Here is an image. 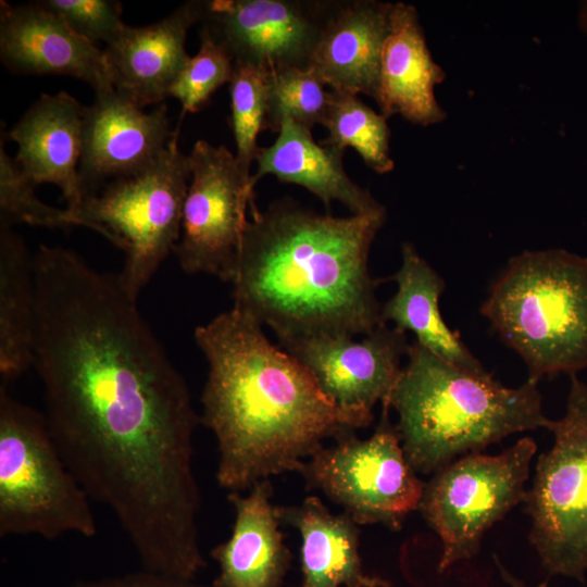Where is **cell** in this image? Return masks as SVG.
<instances>
[{"label": "cell", "instance_id": "1", "mask_svg": "<svg viewBox=\"0 0 587 587\" xmlns=\"http://www.w3.org/2000/svg\"><path fill=\"white\" fill-rule=\"evenodd\" d=\"M195 339L208 362L201 421L217 442V483L229 492L299 473L327 438L363 427L243 312L216 315L195 329Z\"/></svg>", "mask_w": 587, "mask_h": 587}, {"label": "cell", "instance_id": "2", "mask_svg": "<svg viewBox=\"0 0 587 587\" xmlns=\"http://www.w3.org/2000/svg\"><path fill=\"white\" fill-rule=\"evenodd\" d=\"M249 209L233 308L268 326L278 341L364 336L384 324L369 254L386 209L337 217L291 199Z\"/></svg>", "mask_w": 587, "mask_h": 587}, {"label": "cell", "instance_id": "3", "mask_svg": "<svg viewBox=\"0 0 587 587\" xmlns=\"http://www.w3.org/2000/svg\"><path fill=\"white\" fill-rule=\"evenodd\" d=\"M387 404L416 473H436L454 460L521 432L549 428L537 382L510 388L489 373L475 374L433 354L416 341L408 350Z\"/></svg>", "mask_w": 587, "mask_h": 587}, {"label": "cell", "instance_id": "4", "mask_svg": "<svg viewBox=\"0 0 587 587\" xmlns=\"http://www.w3.org/2000/svg\"><path fill=\"white\" fill-rule=\"evenodd\" d=\"M480 313L528 369V379L587 367V258L564 249L511 258Z\"/></svg>", "mask_w": 587, "mask_h": 587}, {"label": "cell", "instance_id": "5", "mask_svg": "<svg viewBox=\"0 0 587 587\" xmlns=\"http://www.w3.org/2000/svg\"><path fill=\"white\" fill-rule=\"evenodd\" d=\"M91 499L63 460L43 413L0 385V536L92 538Z\"/></svg>", "mask_w": 587, "mask_h": 587}, {"label": "cell", "instance_id": "6", "mask_svg": "<svg viewBox=\"0 0 587 587\" xmlns=\"http://www.w3.org/2000/svg\"><path fill=\"white\" fill-rule=\"evenodd\" d=\"M178 132L176 127L149 165L108 183L99 193L84 197L72 211L82 226L124 251L117 278L135 300L180 236L191 163L189 154L179 149Z\"/></svg>", "mask_w": 587, "mask_h": 587}, {"label": "cell", "instance_id": "7", "mask_svg": "<svg viewBox=\"0 0 587 587\" xmlns=\"http://www.w3.org/2000/svg\"><path fill=\"white\" fill-rule=\"evenodd\" d=\"M564 415L551 421L554 440L540 454L525 508L529 540L549 575L580 583L587 572V385L571 374Z\"/></svg>", "mask_w": 587, "mask_h": 587}, {"label": "cell", "instance_id": "8", "mask_svg": "<svg viewBox=\"0 0 587 587\" xmlns=\"http://www.w3.org/2000/svg\"><path fill=\"white\" fill-rule=\"evenodd\" d=\"M537 446L530 437L497 455L465 454L424 484L419 511L442 544L438 571L472 559L484 534L517 503Z\"/></svg>", "mask_w": 587, "mask_h": 587}, {"label": "cell", "instance_id": "9", "mask_svg": "<svg viewBox=\"0 0 587 587\" xmlns=\"http://www.w3.org/2000/svg\"><path fill=\"white\" fill-rule=\"evenodd\" d=\"M388 410L383 405L380 422L370 438L361 440L351 434L323 446L299 473L309 489H319L355 524L400 529L419 509L424 483L405 458Z\"/></svg>", "mask_w": 587, "mask_h": 587}, {"label": "cell", "instance_id": "10", "mask_svg": "<svg viewBox=\"0 0 587 587\" xmlns=\"http://www.w3.org/2000/svg\"><path fill=\"white\" fill-rule=\"evenodd\" d=\"M182 229L174 248L187 273H207L232 283L239 260L247 210L254 203L251 182L225 146L195 142Z\"/></svg>", "mask_w": 587, "mask_h": 587}, {"label": "cell", "instance_id": "11", "mask_svg": "<svg viewBox=\"0 0 587 587\" xmlns=\"http://www.w3.org/2000/svg\"><path fill=\"white\" fill-rule=\"evenodd\" d=\"M333 0L202 1L201 29L234 63L267 73L308 68Z\"/></svg>", "mask_w": 587, "mask_h": 587}, {"label": "cell", "instance_id": "12", "mask_svg": "<svg viewBox=\"0 0 587 587\" xmlns=\"http://www.w3.org/2000/svg\"><path fill=\"white\" fill-rule=\"evenodd\" d=\"M311 375L323 395L363 427L377 402L387 404L410 345L405 332L380 324L361 340L348 335H314L279 340Z\"/></svg>", "mask_w": 587, "mask_h": 587}, {"label": "cell", "instance_id": "13", "mask_svg": "<svg viewBox=\"0 0 587 587\" xmlns=\"http://www.w3.org/2000/svg\"><path fill=\"white\" fill-rule=\"evenodd\" d=\"M173 134L164 103L147 113L114 88L96 93L84 116L78 166L84 197L149 165Z\"/></svg>", "mask_w": 587, "mask_h": 587}, {"label": "cell", "instance_id": "14", "mask_svg": "<svg viewBox=\"0 0 587 587\" xmlns=\"http://www.w3.org/2000/svg\"><path fill=\"white\" fill-rule=\"evenodd\" d=\"M0 58L14 73L72 76L96 93L114 88L104 50L37 1H0Z\"/></svg>", "mask_w": 587, "mask_h": 587}, {"label": "cell", "instance_id": "15", "mask_svg": "<svg viewBox=\"0 0 587 587\" xmlns=\"http://www.w3.org/2000/svg\"><path fill=\"white\" fill-rule=\"evenodd\" d=\"M392 2L333 0L308 68L329 90L375 100Z\"/></svg>", "mask_w": 587, "mask_h": 587}, {"label": "cell", "instance_id": "16", "mask_svg": "<svg viewBox=\"0 0 587 587\" xmlns=\"http://www.w3.org/2000/svg\"><path fill=\"white\" fill-rule=\"evenodd\" d=\"M202 1H187L159 22L133 27L105 46L114 89L140 108L161 104L189 59V28L200 21Z\"/></svg>", "mask_w": 587, "mask_h": 587}, {"label": "cell", "instance_id": "17", "mask_svg": "<svg viewBox=\"0 0 587 587\" xmlns=\"http://www.w3.org/2000/svg\"><path fill=\"white\" fill-rule=\"evenodd\" d=\"M85 109L66 91L42 93L8 133L17 143L14 160L26 178L34 186H58L71 211L84 199L78 166Z\"/></svg>", "mask_w": 587, "mask_h": 587}, {"label": "cell", "instance_id": "18", "mask_svg": "<svg viewBox=\"0 0 587 587\" xmlns=\"http://www.w3.org/2000/svg\"><path fill=\"white\" fill-rule=\"evenodd\" d=\"M445 78L446 72L429 51L416 8L394 2L375 98L380 113L425 127L441 123L447 114L435 89Z\"/></svg>", "mask_w": 587, "mask_h": 587}, {"label": "cell", "instance_id": "19", "mask_svg": "<svg viewBox=\"0 0 587 587\" xmlns=\"http://www.w3.org/2000/svg\"><path fill=\"white\" fill-rule=\"evenodd\" d=\"M271 497L268 479L246 496L229 492L235 521L229 538L211 551L218 564L213 587H283L291 555Z\"/></svg>", "mask_w": 587, "mask_h": 587}, {"label": "cell", "instance_id": "20", "mask_svg": "<svg viewBox=\"0 0 587 587\" xmlns=\"http://www.w3.org/2000/svg\"><path fill=\"white\" fill-rule=\"evenodd\" d=\"M344 151L316 142L311 129L286 118L273 145L259 149L251 187L254 188L264 175H274L282 183L308 189L327 209L333 201H338L351 214L385 210L369 190L348 176L344 167Z\"/></svg>", "mask_w": 587, "mask_h": 587}, {"label": "cell", "instance_id": "21", "mask_svg": "<svg viewBox=\"0 0 587 587\" xmlns=\"http://www.w3.org/2000/svg\"><path fill=\"white\" fill-rule=\"evenodd\" d=\"M280 521L301 537V587H390L365 572L359 552V529L346 514H333L315 496L295 507H277Z\"/></svg>", "mask_w": 587, "mask_h": 587}, {"label": "cell", "instance_id": "22", "mask_svg": "<svg viewBox=\"0 0 587 587\" xmlns=\"http://www.w3.org/2000/svg\"><path fill=\"white\" fill-rule=\"evenodd\" d=\"M401 265L390 278L395 295L382 305V322L416 336V342L446 362L475 374L486 373L480 362L451 330L440 314L445 280L409 242L401 247Z\"/></svg>", "mask_w": 587, "mask_h": 587}, {"label": "cell", "instance_id": "23", "mask_svg": "<svg viewBox=\"0 0 587 587\" xmlns=\"http://www.w3.org/2000/svg\"><path fill=\"white\" fill-rule=\"evenodd\" d=\"M33 257L11 225L0 223V376L8 386L34 363Z\"/></svg>", "mask_w": 587, "mask_h": 587}, {"label": "cell", "instance_id": "24", "mask_svg": "<svg viewBox=\"0 0 587 587\" xmlns=\"http://www.w3.org/2000/svg\"><path fill=\"white\" fill-rule=\"evenodd\" d=\"M330 91V103L323 123L327 137L321 143L344 152L352 148L375 173L391 172L395 162L390 153L388 118L358 96Z\"/></svg>", "mask_w": 587, "mask_h": 587}, {"label": "cell", "instance_id": "25", "mask_svg": "<svg viewBox=\"0 0 587 587\" xmlns=\"http://www.w3.org/2000/svg\"><path fill=\"white\" fill-rule=\"evenodd\" d=\"M311 68H287L267 76L266 129L278 133L284 120L311 129L323 125L332 91Z\"/></svg>", "mask_w": 587, "mask_h": 587}, {"label": "cell", "instance_id": "26", "mask_svg": "<svg viewBox=\"0 0 587 587\" xmlns=\"http://www.w3.org/2000/svg\"><path fill=\"white\" fill-rule=\"evenodd\" d=\"M267 76L264 70L234 63L229 80L235 157L240 171L250 182L251 165L260 149L258 137L266 129Z\"/></svg>", "mask_w": 587, "mask_h": 587}, {"label": "cell", "instance_id": "27", "mask_svg": "<svg viewBox=\"0 0 587 587\" xmlns=\"http://www.w3.org/2000/svg\"><path fill=\"white\" fill-rule=\"evenodd\" d=\"M0 145V223H26L33 226L65 228L82 226L76 215L66 209H59L42 202L35 192V186L22 173L15 160Z\"/></svg>", "mask_w": 587, "mask_h": 587}, {"label": "cell", "instance_id": "28", "mask_svg": "<svg viewBox=\"0 0 587 587\" xmlns=\"http://www.w3.org/2000/svg\"><path fill=\"white\" fill-rule=\"evenodd\" d=\"M200 41L198 53L189 57L168 91V97L180 102L183 114L201 110L234 72L230 55L203 30Z\"/></svg>", "mask_w": 587, "mask_h": 587}, {"label": "cell", "instance_id": "29", "mask_svg": "<svg viewBox=\"0 0 587 587\" xmlns=\"http://www.w3.org/2000/svg\"><path fill=\"white\" fill-rule=\"evenodd\" d=\"M45 9L59 15L76 34L97 45L112 43L126 24L122 3L113 0H42Z\"/></svg>", "mask_w": 587, "mask_h": 587}, {"label": "cell", "instance_id": "30", "mask_svg": "<svg viewBox=\"0 0 587 587\" xmlns=\"http://www.w3.org/2000/svg\"><path fill=\"white\" fill-rule=\"evenodd\" d=\"M66 587H213L197 584L193 579L175 577L148 570L98 579H83Z\"/></svg>", "mask_w": 587, "mask_h": 587}, {"label": "cell", "instance_id": "31", "mask_svg": "<svg viewBox=\"0 0 587 587\" xmlns=\"http://www.w3.org/2000/svg\"><path fill=\"white\" fill-rule=\"evenodd\" d=\"M497 560V559H496ZM497 565L500 571L501 576L503 579L511 586V587H526L521 580L512 576L504 567L503 565L497 560ZM536 587H548V582H544L539 584Z\"/></svg>", "mask_w": 587, "mask_h": 587}, {"label": "cell", "instance_id": "32", "mask_svg": "<svg viewBox=\"0 0 587 587\" xmlns=\"http://www.w3.org/2000/svg\"><path fill=\"white\" fill-rule=\"evenodd\" d=\"M578 24L582 30L587 34V1L582 2L578 12Z\"/></svg>", "mask_w": 587, "mask_h": 587}]
</instances>
